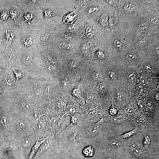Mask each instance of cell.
Masks as SVG:
<instances>
[{
	"label": "cell",
	"instance_id": "50",
	"mask_svg": "<svg viewBox=\"0 0 159 159\" xmlns=\"http://www.w3.org/2000/svg\"><path fill=\"white\" fill-rule=\"evenodd\" d=\"M25 17L26 20L31 19L32 18L33 15L32 14H27L25 15Z\"/></svg>",
	"mask_w": 159,
	"mask_h": 159
},
{
	"label": "cell",
	"instance_id": "29",
	"mask_svg": "<svg viewBox=\"0 0 159 159\" xmlns=\"http://www.w3.org/2000/svg\"><path fill=\"white\" fill-rule=\"evenodd\" d=\"M57 122V119L55 117L52 118L49 121V124L51 128L54 129L55 128Z\"/></svg>",
	"mask_w": 159,
	"mask_h": 159
},
{
	"label": "cell",
	"instance_id": "32",
	"mask_svg": "<svg viewBox=\"0 0 159 159\" xmlns=\"http://www.w3.org/2000/svg\"><path fill=\"white\" fill-rule=\"evenodd\" d=\"M1 121L4 126L6 127H7L8 122V119L7 117L5 116H2L1 117Z\"/></svg>",
	"mask_w": 159,
	"mask_h": 159
},
{
	"label": "cell",
	"instance_id": "33",
	"mask_svg": "<svg viewBox=\"0 0 159 159\" xmlns=\"http://www.w3.org/2000/svg\"><path fill=\"white\" fill-rule=\"evenodd\" d=\"M18 126L21 129L23 128L26 125L25 122L23 120H20L17 122Z\"/></svg>",
	"mask_w": 159,
	"mask_h": 159
},
{
	"label": "cell",
	"instance_id": "31",
	"mask_svg": "<svg viewBox=\"0 0 159 159\" xmlns=\"http://www.w3.org/2000/svg\"><path fill=\"white\" fill-rule=\"evenodd\" d=\"M125 112L127 114L132 115L134 112L133 108L131 106L127 107L124 110Z\"/></svg>",
	"mask_w": 159,
	"mask_h": 159
},
{
	"label": "cell",
	"instance_id": "25",
	"mask_svg": "<svg viewBox=\"0 0 159 159\" xmlns=\"http://www.w3.org/2000/svg\"><path fill=\"white\" fill-rule=\"evenodd\" d=\"M22 143L24 147L27 148L30 145V140L28 137L26 136L22 139Z\"/></svg>",
	"mask_w": 159,
	"mask_h": 159
},
{
	"label": "cell",
	"instance_id": "37",
	"mask_svg": "<svg viewBox=\"0 0 159 159\" xmlns=\"http://www.w3.org/2000/svg\"><path fill=\"white\" fill-rule=\"evenodd\" d=\"M93 76L94 78L98 80H100L102 78L101 73L98 72H95L93 73Z\"/></svg>",
	"mask_w": 159,
	"mask_h": 159
},
{
	"label": "cell",
	"instance_id": "22",
	"mask_svg": "<svg viewBox=\"0 0 159 159\" xmlns=\"http://www.w3.org/2000/svg\"><path fill=\"white\" fill-rule=\"evenodd\" d=\"M8 17V14L6 10L2 11L0 14V21L6 20Z\"/></svg>",
	"mask_w": 159,
	"mask_h": 159
},
{
	"label": "cell",
	"instance_id": "34",
	"mask_svg": "<svg viewBox=\"0 0 159 159\" xmlns=\"http://www.w3.org/2000/svg\"><path fill=\"white\" fill-rule=\"evenodd\" d=\"M57 106L61 109H64L65 107V104L62 101H59L56 103Z\"/></svg>",
	"mask_w": 159,
	"mask_h": 159
},
{
	"label": "cell",
	"instance_id": "8",
	"mask_svg": "<svg viewBox=\"0 0 159 159\" xmlns=\"http://www.w3.org/2000/svg\"><path fill=\"white\" fill-rule=\"evenodd\" d=\"M143 12L152 13L159 10L158 0H139Z\"/></svg>",
	"mask_w": 159,
	"mask_h": 159
},
{
	"label": "cell",
	"instance_id": "46",
	"mask_svg": "<svg viewBox=\"0 0 159 159\" xmlns=\"http://www.w3.org/2000/svg\"><path fill=\"white\" fill-rule=\"evenodd\" d=\"M138 105L140 108L141 110H143L145 108L144 105L141 100H139L138 102Z\"/></svg>",
	"mask_w": 159,
	"mask_h": 159
},
{
	"label": "cell",
	"instance_id": "10",
	"mask_svg": "<svg viewBox=\"0 0 159 159\" xmlns=\"http://www.w3.org/2000/svg\"><path fill=\"white\" fill-rule=\"evenodd\" d=\"M4 42L6 46H8L11 44L13 41L14 34L13 32L7 27H4Z\"/></svg>",
	"mask_w": 159,
	"mask_h": 159
},
{
	"label": "cell",
	"instance_id": "21",
	"mask_svg": "<svg viewBox=\"0 0 159 159\" xmlns=\"http://www.w3.org/2000/svg\"><path fill=\"white\" fill-rule=\"evenodd\" d=\"M10 13L11 17L15 20L18 18L19 13L17 11L14 9L11 10L10 11Z\"/></svg>",
	"mask_w": 159,
	"mask_h": 159
},
{
	"label": "cell",
	"instance_id": "48",
	"mask_svg": "<svg viewBox=\"0 0 159 159\" xmlns=\"http://www.w3.org/2000/svg\"><path fill=\"white\" fill-rule=\"evenodd\" d=\"M32 59V57L29 55H27L25 56L24 58V60L26 62H30Z\"/></svg>",
	"mask_w": 159,
	"mask_h": 159
},
{
	"label": "cell",
	"instance_id": "40",
	"mask_svg": "<svg viewBox=\"0 0 159 159\" xmlns=\"http://www.w3.org/2000/svg\"><path fill=\"white\" fill-rule=\"evenodd\" d=\"M34 116L35 120H38L40 116V112L37 110L35 111L34 112Z\"/></svg>",
	"mask_w": 159,
	"mask_h": 159
},
{
	"label": "cell",
	"instance_id": "20",
	"mask_svg": "<svg viewBox=\"0 0 159 159\" xmlns=\"http://www.w3.org/2000/svg\"><path fill=\"white\" fill-rule=\"evenodd\" d=\"M67 109L68 110L69 115H72L76 112L77 113V108L75 106L72 104H68L67 106Z\"/></svg>",
	"mask_w": 159,
	"mask_h": 159
},
{
	"label": "cell",
	"instance_id": "51",
	"mask_svg": "<svg viewBox=\"0 0 159 159\" xmlns=\"http://www.w3.org/2000/svg\"><path fill=\"white\" fill-rule=\"evenodd\" d=\"M62 86L65 87H66L68 86L67 82L65 79H62Z\"/></svg>",
	"mask_w": 159,
	"mask_h": 159
},
{
	"label": "cell",
	"instance_id": "45",
	"mask_svg": "<svg viewBox=\"0 0 159 159\" xmlns=\"http://www.w3.org/2000/svg\"><path fill=\"white\" fill-rule=\"evenodd\" d=\"M95 116L96 117H99L100 118H102L103 117V113L100 110H98L96 111Z\"/></svg>",
	"mask_w": 159,
	"mask_h": 159
},
{
	"label": "cell",
	"instance_id": "6",
	"mask_svg": "<svg viewBox=\"0 0 159 159\" xmlns=\"http://www.w3.org/2000/svg\"><path fill=\"white\" fill-rule=\"evenodd\" d=\"M159 35L150 36L148 42L147 51L144 59L159 62Z\"/></svg>",
	"mask_w": 159,
	"mask_h": 159
},
{
	"label": "cell",
	"instance_id": "16",
	"mask_svg": "<svg viewBox=\"0 0 159 159\" xmlns=\"http://www.w3.org/2000/svg\"><path fill=\"white\" fill-rule=\"evenodd\" d=\"M130 150L134 154L139 155L142 153V152L137 146L134 143L131 144L130 146Z\"/></svg>",
	"mask_w": 159,
	"mask_h": 159
},
{
	"label": "cell",
	"instance_id": "44",
	"mask_svg": "<svg viewBox=\"0 0 159 159\" xmlns=\"http://www.w3.org/2000/svg\"><path fill=\"white\" fill-rule=\"evenodd\" d=\"M77 26L76 24L70 25L68 26L69 30L72 31L76 30L77 29Z\"/></svg>",
	"mask_w": 159,
	"mask_h": 159
},
{
	"label": "cell",
	"instance_id": "17",
	"mask_svg": "<svg viewBox=\"0 0 159 159\" xmlns=\"http://www.w3.org/2000/svg\"><path fill=\"white\" fill-rule=\"evenodd\" d=\"M139 131V129L138 127H136L134 130L122 135L120 137L123 139L127 138Z\"/></svg>",
	"mask_w": 159,
	"mask_h": 159
},
{
	"label": "cell",
	"instance_id": "56",
	"mask_svg": "<svg viewBox=\"0 0 159 159\" xmlns=\"http://www.w3.org/2000/svg\"><path fill=\"white\" fill-rule=\"evenodd\" d=\"M155 98L157 100H159V93H157L155 96Z\"/></svg>",
	"mask_w": 159,
	"mask_h": 159
},
{
	"label": "cell",
	"instance_id": "55",
	"mask_svg": "<svg viewBox=\"0 0 159 159\" xmlns=\"http://www.w3.org/2000/svg\"><path fill=\"white\" fill-rule=\"evenodd\" d=\"M50 89L51 88L49 87H47L45 90V92L47 93H49L50 92Z\"/></svg>",
	"mask_w": 159,
	"mask_h": 159
},
{
	"label": "cell",
	"instance_id": "14",
	"mask_svg": "<svg viewBox=\"0 0 159 159\" xmlns=\"http://www.w3.org/2000/svg\"><path fill=\"white\" fill-rule=\"evenodd\" d=\"M80 115L79 113H76L71 115L70 120V124L65 130L73 125H77L80 127Z\"/></svg>",
	"mask_w": 159,
	"mask_h": 159
},
{
	"label": "cell",
	"instance_id": "9",
	"mask_svg": "<svg viewBox=\"0 0 159 159\" xmlns=\"http://www.w3.org/2000/svg\"><path fill=\"white\" fill-rule=\"evenodd\" d=\"M51 159H77L75 154L59 145L55 155Z\"/></svg>",
	"mask_w": 159,
	"mask_h": 159
},
{
	"label": "cell",
	"instance_id": "49",
	"mask_svg": "<svg viewBox=\"0 0 159 159\" xmlns=\"http://www.w3.org/2000/svg\"><path fill=\"white\" fill-rule=\"evenodd\" d=\"M87 97L88 99L92 100L94 98V95L91 92H89L87 95Z\"/></svg>",
	"mask_w": 159,
	"mask_h": 159
},
{
	"label": "cell",
	"instance_id": "2",
	"mask_svg": "<svg viewBox=\"0 0 159 159\" xmlns=\"http://www.w3.org/2000/svg\"><path fill=\"white\" fill-rule=\"evenodd\" d=\"M90 145L80 126L73 125L65 130L59 135V145L74 154L81 152Z\"/></svg>",
	"mask_w": 159,
	"mask_h": 159
},
{
	"label": "cell",
	"instance_id": "52",
	"mask_svg": "<svg viewBox=\"0 0 159 159\" xmlns=\"http://www.w3.org/2000/svg\"><path fill=\"white\" fill-rule=\"evenodd\" d=\"M130 80L131 81H134L135 80V76L133 74H131L129 75Z\"/></svg>",
	"mask_w": 159,
	"mask_h": 159
},
{
	"label": "cell",
	"instance_id": "36",
	"mask_svg": "<svg viewBox=\"0 0 159 159\" xmlns=\"http://www.w3.org/2000/svg\"><path fill=\"white\" fill-rule=\"evenodd\" d=\"M13 70L15 74V75H16V77L17 80H19V79H20L23 76V74L22 72L16 71L14 69H13Z\"/></svg>",
	"mask_w": 159,
	"mask_h": 159
},
{
	"label": "cell",
	"instance_id": "23",
	"mask_svg": "<svg viewBox=\"0 0 159 159\" xmlns=\"http://www.w3.org/2000/svg\"><path fill=\"white\" fill-rule=\"evenodd\" d=\"M61 47L63 49L66 50H69L73 48L72 44L69 42H63L61 44Z\"/></svg>",
	"mask_w": 159,
	"mask_h": 159
},
{
	"label": "cell",
	"instance_id": "38",
	"mask_svg": "<svg viewBox=\"0 0 159 159\" xmlns=\"http://www.w3.org/2000/svg\"><path fill=\"white\" fill-rule=\"evenodd\" d=\"M23 107L25 110H28L32 109V106L29 103H25L23 105Z\"/></svg>",
	"mask_w": 159,
	"mask_h": 159
},
{
	"label": "cell",
	"instance_id": "47",
	"mask_svg": "<svg viewBox=\"0 0 159 159\" xmlns=\"http://www.w3.org/2000/svg\"><path fill=\"white\" fill-rule=\"evenodd\" d=\"M81 48L83 50L87 51L89 49V46L87 44H83Z\"/></svg>",
	"mask_w": 159,
	"mask_h": 159
},
{
	"label": "cell",
	"instance_id": "26",
	"mask_svg": "<svg viewBox=\"0 0 159 159\" xmlns=\"http://www.w3.org/2000/svg\"><path fill=\"white\" fill-rule=\"evenodd\" d=\"M85 33L87 37L89 38L92 37L93 36V30L90 27H88L86 28Z\"/></svg>",
	"mask_w": 159,
	"mask_h": 159
},
{
	"label": "cell",
	"instance_id": "18",
	"mask_svg": "<svg viewBox=\"0 0 159 159\" xmlns=\"http://www.w3.org/2000/svg\"><path fill=\"white\" fill-rule=\"evenodd\" d=\"M52 142V140L50 138L48 137L46 138L42 144L43 150H47L51 145Z\"/></svg>",
	"mask_w": 159,
	"mask_h": 159
},
{
	"label": "cell",
	"instance_id": "3",
	"mask_svg": "<svg viewBox=\"0 0 159 159\" xmlns=\"http://www.w3.org/2000/svg\"><path fill=\"white\" fill-rule=\"evenodd\" d=\"M145 55L132 46L127 50L113 57L112 59L119 65L131 67L139 65L144 61Z\"/></svg>",
	"mask_w": 159,
	"mask_h": 159
},
{
	"label": "cell",
	"instance_id": "30",
	"mask_svg": "<svg viewBox=\"0 0 159 159\" xmlns=\"http://www.w3.org/2000/svg\"><path fill=\"white\" fill-rule=\"evenodd\" d=\"M24 42L25 46H29L32 44V38L29 37L26 38L24 39Z\"/></svg>",
	"mask_w": 159,
	"mask_h": 159
},
{
	"label": "cell",
	"instance_id": "39",
	"mask_svg": "<svg viewBox=\"0 0 159 159\" xmlns=\"http://www.w3.org/2000/svg\"><path fill=\"white\" fill-rule=\"evenodd\" d=\"M45 16L46 18L49 17L53 15V12L49 9L47 10L44 11Z\"/></svg>",
	"mask_w": 159,
	"mask_h": 159
},
{
	"label": "cell",
	"instance_id": "28",
	"mask_svg": "<svg viewBox=\"0 0 159 159\" xmlns=\"http://www.w3.org/2000/svg\"><path fill=\"white\" fill-rule=\"evenodd\" d=\"M77 159H96V157L94 155L92 157H85L82 154L81 152H80L75 154Z\"/></svg>",
	"mask_w": 159,
	"mask_h": 159
},
{
	"label": "cell",
	"instance_id": "5",
	"mask_svg": "<svg viewBox=\"0 0 159 159\" xmlns=\"http://www.w3.org/2000/svg\"><path fill=\"white\" fill-rule=\"evenodd\" d=\"M80 127L85 137L91 145L92 139H95L98 135L102 125V120L93 122L80 119Z\"/></svg>",
	"mask_w": 159,
	"mask_h": 159
},
{
	"label": "cell",
	"instance_id": "42",
	"mask_svg": "<svg viewBox=\"0 0 159 159\" xmlns=\"http://www.w3.org/2000/svg\"><path fill=\"white\" fill-rule=\"evenodd\" d=\"M49 33H44L42 36L41 40L42 41H44L46 40L49 37Z\"/></svg>",
	"mask_w": 159,
	"mask_h": 159
},
{
	"label": "cell",
	"instance_id": "41",
	"mask_svg": "<svg viewBox=\"0 0 159 159\" xmlns=\"http://www.w3.org/2000/svg\"><path fill=\"white\" fill-rule=\"evenodd\" d=\"M119 92H117V93L116 96V99L117 101L120 102L122 100L123 96Z\"/></svg>",
	"mask_w": 159,
	"mask_h": 159
},
{
	"label": "cell",
	"instance_id": "24",
	"mask_svg": "<svg viewBox=\"0 0 159 159\" xmlns=\"http://www.w3.org/2000/svg\"><path fill=\"white\" fill-rule=\"evenodd\" d=\"M96 112L95 109H91L86 113V117L89 119L92 118L94 116Z\"/></svg>",
	"mask_w": 159,
	"mask_h": 159
},
{
	"label": "cell",
	"instance_id": "7",
	"mask_svg": "<svg viewBox=\"0 0 159 159\" xmlns=\"http://www.w3.org/2000/svg\"><path fill=\"white\" fill-rule=\"evenodd\" d=\"M150 36L146 35L137 37L133 42L132 47L145 54L147 51Z\"/></svg>",
	"mask_w": 159,
	"mask_h": 159
},
{
	"label": "cell",
	"instance_id": "15",
	"mask_svg": "<svg viewBox=\"0 0 159 159\" xmlns=\"http://www.w3.org/2000/svg\"><path fill=\"white\" fill-rule=\"evenodd\" d=\"M35 131L36 135V137L37 140V141L36 142V143H35V145L34 146L32 147L31 151L30 152V153L29 155V157H28V159H32L33 157H34V155L36 153L37 151L39 148L40 147V146H41V145L42 144V143L44 142V141L45 138H44V139L41 141H38V140L37 139V133L36 132V130H35Z\"/></svg>",
	"mask_w": 159,
	"mask_h": 159
},
{
	"label": "cell",
	"instance_id": "1",
	"mask_svg": "<svg viewBox=\"0 0 159 159\" xmlns=\"http://www.w3.org/2000/svg\"><path fill=\"white\" fill-rule=\"evenodd\" d=\"M136 38L133 29L122 21L119 26L110 32L107 39V46L113 57L130 49Z\"/></svg>",
	"mask_w": 159,
	"mask_h": 159
},
{
	"label": "cell",
	"instance_id": "4",
	"mask_svg": "<svg viewBox=\"0 0 159 159\" xmlns=\"http://www.w3.org/2000/svg\"><path fill=\"white\" fill-rule=\"evenodd\" d=\"M117 9L122 19L135 21L143 14L139 0H120Z\"/></svg>",
	"mask_w": 159,
	"mask_h": 159
},
{
	"label": "cell",
	"instance_id": "43",
	"mask_svg": "<svg viewBox=\"0 0 159 159\" xmlns=\"http://www.w3.org/2000/svg\"><path fill=\"white\" fill-rule=\"evenodd\" d=\"M117 112V109L115 107L112 106V108L110 109V112L111 115H114L116 114Z\"/></svg>",
	"mask_w": 159,
	"mask_h": 159
},
{
	"label": "cell",
	"instance_id": "53",
	"mask_svg": "<svg viewBox=\"0 0 159 159\" xmlns=\"http://www.w3.org/2000/svg\"><path fill=\"white\" fill-rule=\"evenodd\" d=\"M99 89L100 90H102L105 88V85L104 84H101L99 86Z\"/></svg>",
	"mask_w": 159,
	"mask_h": 159
},
{
	"label": "cell",
	"instance_id": "27",
	"mask_svg": "<svg viewBox=\"0 0 159 159\" xmlns=\"http://www.w3.org/2000/svg\"><path fill=\"white\" fill-rule=\"evenodd\" d=\"M96 55L97 57L100 59H103L105 57V54L103 51L100 50H98L96 52Z\"/></svg>",
	"mask_w": 159,
	"mask_h": 159
},
{
	"label": "cell",
	"instance_id": "54",
	"mask_svg": "<svg viewBox=\"0 0 159 159\" xmlns=\"http://www.w3.org/2000/svg\"><path fill=\"white\" fill-rule=\"evenodd\" d=\"M138 91V93L140 94L142 93L143 92V89L142 86L140 85L139 86Z\"/></svg>",
	"mask_w": 159,
	"mask_h": 159
},
{
	"label": "cell",
	"instance_id": "11",
	"mask_svg": "<svg viewBox=\"0 0 159 159\" xmlns=\"http://www.w3.org/2000/svg\"><path fill=\"white\" fill-rule=\"evenodd\" d=\"M72 93L81 105H83L85 104V101L82 96L80 86H78L74 88L72 91Z\"/></svg>",
	"mask_w": 159,
	"mask_h": 159
},
{
	"label": "cell",
	"instance_id": "35",
	"mask_svg": "<svg viewBox=\"0 0 159 159\" xmlns=\"http://www.w3.org/2000/svg\"><path fill=\"white\" fill-rule=\"evenodd\" d=\"M77 62L74 60L71 61L69 63V67L70 69H74L77 67Z\"/></svg>",
	"mask_w": 159,
	"mask_h": 159
},
{
	"label": "cell",
	"instance_id": "12",
	"mask_svg": "<svg viewBox=\"0 0 159 159\" xmlns=\"http://www.w3.org/2000/svg\"><path fill=\"white\" fill-rule=\"evenodd\" d=\"M82 155L85 157H92L95 155V150L93 147L91 145H88L82 150Z\"/></svg>",
	"mask_w": 159,
	"mask_h": 159
},
{
	"label": "cell",
	"instance_id": "19",
	"mask_svg": "<svg viewBox=\"0 0 159 159\" xmlns=\"http://www.w3.org/2000/svg\"><path fill=\"white\" fill-rule=\"evenodd\" d=\"M150 138L148 135L145 136L143 142V150H146L148 148L150 143Z\"/></svg>",
	"mask_w": 159,
	"mask_h": 159
},
{
	"label": "cell",
	"instance_id": "13",
	"mask_svg": "<svg viewBox=\"0 0 159 159\" xmlns=\"http://www.w3.org/2000/svg\"><path fill=\"white\" fill-rule=\"evenodd\" d=\"M77 18V14L74 11L65 16L63 22L66 24H72Z\"/></svg>",
	"mask_w": 159,
	"mask_h": 159
}]
</instances>
